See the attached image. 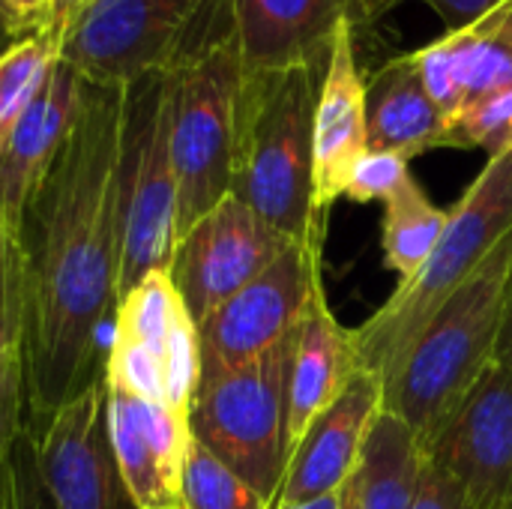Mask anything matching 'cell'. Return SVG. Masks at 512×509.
Returning a JSON list of instances; mask_svg holds the SVG:
<instances>
[{
  "mask_svg": "<svg viewBox=\"0 0 512 509\" xmlns=\"http://www.w3.org/2000/svg\"><path fill=\"white\" fill-rule=\"evenodd\" d=\"M123 213V87L84 81L81 114L15 234L18 354L33 429L102 381L96 363L120 300Z\"/></svg>",
  "mask_w": 512,
  "mask_h": 509,
  "instance_id": "1",
  "label": "cell"
},
{
  "mask_svg": "<svg viewBox=\"0 0 512 509\" xmlns=\"http://www.w3.org/2000/svg\"><path fill=\"white\" fill-rule=\"evenodd\" d=\"M324 63L243 72L231 195L291 240L324 237L312 204V117Z\"/></svg>",
  "mask_w": 512,
  "mask_h": 509,
  "instance_id": "2",
  "label": "cell"
},
{
  "mask_svg": "<svg viewBox=\"0 0 512 509\" xmlns=\"http://www.w3.org/2000/svg\"><path fill=\"white\" fill-rule=\"evenodd\" d=\"M510 276L512 231L384 375V414L399 417L423 450L495 363Z\"/></svg>",
  "mask_w": 512,
  "mask_h": 509,
  "instance_id": "3",
  "label": "cell"
},
{
  "mask_svg": "<svg viewBox=\"0 0 512 509\" xmlns=\"http://www.w3.org/2000/svg\"><path fill=\"white\" fill-rule=\"evenodd\" d=\"M512 231V144L492 153L477 180L447 210V225L426 267L399 282L387 303L354 330L357 366L393 372L435 312L483 267Z\"/></svg>",
  "mask_w": 512,
  "mask_h": 509,
  "instance_id": "4",
  "label": "cell"
},
{
  "mask_svg": "<svg viewBox=\"0 0 512 509\" xmlns=\"http://www.w3.org/2000/svg\"><path fill=\"white\" fill-rule=\"evenodd\" d=\"M228 30V0H93L63 27L60 60L84 81L123 87L174 72Z\"/></svg>",
  "mask_w": 512,
  "mask_h": 509,
  "instance_id": "5",
  "label": "cell"
},
{
  "mask_svg": "<svg viewBox=\"0 0 512 509\" xmlns=\"http://www.w3.org/2000/svg\"><path fill=\"white\" fill-rule=\"evenodd\" d=\"M243 60L234 30L168 72V147L177 177V243L231 195Z\"/></svg>",
  "mask_w": 512,
  "mask_h": 509,
  "instance_id": "6",
  "label": "cell"
},
{
  "mask_svg": "<svg viewBox=\"0 0 512 509\" xmlns=\"http://www.w3.org/2000/svg\"><path fill=\"white\" fill-rule=\"evenodd\" d=\"M294 342L297 330L252 363L201 378L189 405L192 438L270 504L288 465V375Z\"/></svg>",
  "mask_w": 512,
  "mask_h": 509,
  "instance_id": "7",
  "label": "cell"
},
{
  "mask_svg": "<svg viewBox=\"0 0 512 509\" xmlns=\"http://www.w3.org/2000/svg\"><path fill=\"white\" fill-rule=\"evenodd\" d=\"M102 381L105 390L189 417L201 381V339L168 270L147 273L117 300Z\"/></svg>",
  "mask_w": 512,
  "mask_h": 509,
  "instance_id": "8",
  "label": "cell"
},
{
  "mask_svg": "<svg viewBox=\"0 0 512 509\" xmlns=\"http://www.w3.org/2000/svg\"><path fill=\"white\" fill-rule=\"evenodd\" d=\"M123 267L120 297L177 249V177L168 147V72L123 84Z\"/></svg>",
  "mask_w": 512,
  "mask_h": 509,
  "instance_id": "9",
  "label": "cell"
},
{
  "mask_svg": "<svg viewBox=\"0 0 512 509\" xmlns=\"http://www.w3.org/2000/svg\"><path fill=\"white\" fill-rule=\"evenodd\" d=\"M324 297V237L294 240L264 273L198 324L201 378L252 363L291 336Z\"/></svg>",
  "mask_w": 512,
  "mask_h": 509,
  "instance_id": "10",
  "label": "cell"
},
{
  "mask_svg": "<svg viewBox=\"0 0 512 509\" xmlns=\"http://www.w3.org/2000/svg\"><path fill=\"white\" fill-rule=\"evenodd\" d=\"M294 240L264 222L240 198L225 195L177 243L171 279L195 324L264 273Z\"/></svg>",
  "mask_w": 512,
  "mask_h": 509,
  "instance_id": "11",
  "label": "cell"
},
{
  "mask_svg": "<svg viewBox=\"0 0 512 509\" xmlns=\"http://www.w3.org/2000/svg\"><path fill=\"white\" fill-rule=\"evenodd\" d=\"M423 453L471 509H512V372L492 363Z\"/></svg>",
  "mask_w": 512,
  "mask_h": 509,
  "instance_id": "12",
  "label": "cell"
},
{
  "mask_svg": "<svg viewBox=\"0 0 512 509\" xmlns=\"http://www.w3.org/2000/svg\"><path fill=\"white\" fill-rule=\"evenodd\" d=\"M33 435L39 471L57 509H126L132 504L108 441L105 381L60 405Z\"/></svg>",
  "mask_w": 512,
  "mask_h": 509,
  "instance_id": "13",
  "label": "cell"
},
{
  "mask_svg": "<svg viewBox=\"0 0 512 509\" xmlns=\"http://www.w3.org/2000/svg\"><path fill=\"white\" fill-rule=\"evenodd\" d=\"M381 414L384 378L372 369H357L339 399L312 420L306 435L288 453L273 509L339 492L354 474L363 444Z\"/></svg>",
  "mask_w": 512,
  "mask_h": 509,
  "instance_id": "14",
  "label": "cell"
},
{
  "mask_svg": "<svg viewBox=\"0 0 512 509\" xmlns=\"http://www.w3.org/2000/svg\"><path fill=\"white\" fill-rule=\"evenodd\" d=\"M108 441L135 509H180L189 417L117 390H105Z\"/></svg>",
  "mask_w": 512,
  "mask_h": 509,
  "instance_id": "15",
  "label": "cell"
},
{
  "mask_svg": "<svg viewBox=\"0 0 512 509\" xmlns=\"http://www.w3.org/2000/svg\"><path fill=\"white\" fill-rule=\"evenodd\" d=\"M447 120L512 90V0H498L459 30L411 51Z\"/></svg>",
  "mask_w": 512,
  "mask_h": 509,
  "instance_id": "16",
  "label": "cell"
},
{
  "mask_svg": "<svg viewBox=\"0 0 512 509\" xmlns=\"http://www.w3.org/2000/svg\"><path fill=\"white\" fill-rule=\"evenodd\" d=\"M366 153V75L357 63V33L342 21L324 66L312 117V204L327 216L345 195L357 159Z\"/></svg>",
  "mask_w": 512,
  "mask_h": 509,
  "instance_id": "17",
  "label": "cell"
},
{
  "mask_svg": "<svg viewBox=\"0 0 512 509\" xmlns=\"http://www.w3.org/2000/svg\"><path fill=\"white\" fill-rule=\"evenodd\" d=\"M81 99L84 78L66 60L57 57L45 87L24 111L21 123L15 126L0 153V207L12 234H18L27 204L54 168L81 114Z\"/></svg>",
  "mask_w": 512,
  "mask_h": 509,
  "instance_id": "18",
  "label": "cell"
},
{
  "mask_svg": "<svg viewBox=\"0 0 512 509\" xmlns=\"http://www.w3.org/2000/svg\"><path fill=\"white\" fill-rule=\"evenodd\" d=\"M243 72L324 63L348 0H228Z\"/></svg>",
  "mask_w": 512,
  "mask_h": 509,
  "instance_id": "19",
  "label": "cell"
},
{
  "mask_svg": "<svg viewBox=\"0 0 512 509\" xmlns=\"http://www.w3.org/2000/svg\"><path fill=\"white\" fill-rule=\"evenodd\" d=\"M441 147H450V123L429 96L414 54L390 57L366 78V150L411 162Z\"/></svg>",
  "mask_w": 512,
  "mask_h": 509,
  "instance_id": "20",
  "label": "cell"
},
{
  "mask_svg": "<svg viewBox=\"0 0 512 509\" xmlns=\"http://www.w3.org/2000/svg\"><path fill=\"white\" fill-rule=\"evenodd\" d=\"M354 330H345L327 297L312 306V312L297 327L291 375H288V453L306 435L312 420L327 411L351 375L357 372Z\"/></svg>",
  "mask_w": 512,
  "mask_h": 509,
  "instance_id": "21",
  "label": "cell"
},
{
  "mask_svg": "<svg viewBox=\"0 0 512 509\" xmlns=\"http://www.w3.org/2000/svg\"><path fill=\"white\" fill-rule=\"evenodd\" d=\"M426 453L393 414H381L363 444L354 474L339 489V509H411Z\"/></svg>",
  "mask_w": 512,
  "mask_h": 509,
  "instance_id": "22",
  "label": "cell"
},
{
  "mask_svg": "<svg viewBox=\"0 0 512 509\" xmlns=\"http://www.w3.org/2000/svg\"><path fill=\"white\" fill-rule=\"evenodd\" d=\"M444 225H447V210L435 207L414 177H408L384 201L381 249L387 267L399 273V282L414 279L426 267Z\"/></svg>",
  "mask_w": 512,
  "mask_h": 509,
  "instance_id": "23",
  "label": "cell"
},
{
  "mask_svg": "<svg viewBox=\"0 0 512 509\" xmlns=\"http://www.w3.org/2000/svg\"><path fill=\"white\" fill-rule=\"evenodd\" d=\"M57 57L60 33L51 27L27 33L15 39L6 51H0V153L21 123L24 111L45 87Z\"/></svg>",
  "mask_w": 512,
  "mask_h": 509,
  "instance_id": "24",
  "label": "cell"
},
{
  "mask_svg": "<svg viewBox=\"0 0 512 509\" xmlns=\"http://www.w3.org/2000/svg\"><path fill=\"white\" fill-rule=\"evenodd\" d=\"M180 509H273V504L192 438L183 465Z\"/></svg>",
  "mask_w": 512,
  "mask_h": 509,
  "instance_id": "25",
  "label": "cell"
},
{
  "mask_svg": "<svg viewBox=\"0 0 512 509\" xmlns=\"http://www.w3.org/2000/svg\"><path fill=\"white\" fill-rule=\"evenodd\" d=\"M450 123V147L453 150H489L498 153L512 144V90L498 93L462 114H456Z\"/></svg>",
  "mask_w": 512,
  "mask_h": 509,
  "instance_id": "26",
  "label": "cell"
},
{
  "mask_svg": "<svg viewBox=\"0 0 512 509\" xmlns=\"http://www.w3.org/2000/svg\"><path fill=\"white\" fill-rule=\"evenodd\" d=\"M27 423L24 381H21V354L0 351V509L6 507L9 492V456L12 444Z\"/></svg>",
  "mask_w": 512,
  "mask_h": 509,
  "instance_id": "27",
  "label": "cell"
},
{
  "mask_svg": "<svg viewBox=\"0 0 512 509\" xmlns=\"http://www.w3.org/2000/svg\"><path fill=\"white\" fill-rule=\"evenodd\" d=\"M411 177L408 171V159L399 153H387V150H366L357 165L348 174L345 183V195L354 204H372V201H387L405 180Z\"/></svg>",
  "mask_w": 512,
  "mask_h": 509,
  "instance_id": "28",
  "label": "cell"
},
{
  "mask_svg": "<svg viewBox=\"0 0 512 509\" xmlns=\"http://www.w3.org/2000/svg\"><path fill=\"white\" fill-rule=\"evenodd\" d=\"M3 509H57L36 459V435L24 423L9 456V492Z\"/></svg>",
  "mask_w": 512,
  "mask_h": 509,
  "instance_id": "29",
  "label": "cell"
},
{
  "mask_svg": "<svg viewBox=\"0 0 512 509\" xmlns=\"http://www.w3.org/2000/svg\"><path fill=\"white\" fill-rule=\"evenodd\" d=\"M18 324H21L18 246L0 207V351H18Z\"/></svg>",
  "mask_w": 512,
  "mask_h": 509,
  "instance_id": "30",
  "label": "cell"
},
{
  "mask_svg": "<svg viewBox=\"0 0 512 509\" xmlns=\"http://www.w3.org/2000/svg\"><path fill=\"white\" fill-rule=\"evenodd\" d=\"M402 3H411V0H360V15H357L354 33H360L363 27L378 24L384 15H390ZM420 3H426L447 24V30H459V27L474 21L480 12H486L498 0H420Z\"/></svg>",
  "mask_w": 512,
  "mask_h": 509,
  "instance_id": "31",
  "label": "cell"
},
{
  "mask_svg": "<svg viewBox=\"0 0 512 509\" xmlns=\"http://www.w3.org/2000/svg\"><path fill=\"white\" fill-rule=\"evenodd\" d=\"M411 509H471L462 489L441 471L435 468L429 459L423 465V477H420V489H417V498H414V507Z\"/></svg>",
  "mask_w": 512,
  "mask_h": 509,
  "instance_id": "32",
  "label": "cell"
},
{
  "mask_svg": "<svg viewBox=\"0 0 512 509\" xmlns=\"http://www.w3.org/2000/svg\"><path fill=\"white\" fill-rule=\"evenodd\" d=\"M54 0H3V9L9 15V24L15 30V36H27L45 27L48 12H51Z\"/></svg>",
  "mask_w": 512,
  "mask_h": 509,
  "instance_id": "33",
  "label": "cell"
},
{
  "mask_svg": "<svg viewBox=\"0 0 512 509\" xmlns=\"http://www.w3.org/2000/svg\"><path fill=\"white\" fill-rule=\"evenodd\" d=\"M495 366L512 372V276L507 285V303H504V318H501V333L495 345Z\"/></svg>",
  "mask_w": 512,
  "mask_h": 509,
  "instance_id": "34",
  "label": "cell"
},
{
  "mask_svg": "<svg viewBox=\"0 0 512 509\" xmlns=\"http://www.w3.org/2000/svg\"><path fill=\"white\" fill-rule=\"evenodd\" d=\"M93 0H54L51 3V12H48V21H45V27H51V30H57V33H63V27L84 9V6H90Z\"/></svg>",
  "mask_w": 512,
  "mask_h": 509,
  "instance_id": "35",
  "label": "cell"
},
{
  "mask_svg": "<svg viewBox=\"0 0 512 509\" xmlns=\"http://www.w3.org/2000/svg\"><path fill=\"white\" fill-rule=\"evenodd\" d=\"M279 509H339V492H330V495H321V498H312V501H303V504Z\"/></svg>",
  "mask_w": 512,
  "mask_h": 509,
  "instance_id": "36",
  "label": "cell"
},
{
  "mask_svg": "<svg viewBox=\"0 0 512 509\" xmlns=\"http://www.w3.org/2000/svg\"><path fill=\"white\" fill-rule=\"evenodd\" d=\"M15 39H18V36H15V30H12V24H9V15H6V9H3V0H0V51H6Z\"/></svg>",
  "mask_w": 512,
  "mask_h": 509,
  "instance_id": "37",
  "label": "cell"
},
{
  "mask_svg": "<svg viewBox=\"0 0 512 509\" xmlns=\"http://www.w3.org/2000/svg\"><path fill=\"white\" fill-rule=\"evenodd\" d=\"M357 15H360V0H348V18H351V27L357 24Z\"/></svg>",
  "mask_w": 512,
  "mask_h": 509,
  "instance_id": "38",
  "label": "cell"
}]
</instances>
